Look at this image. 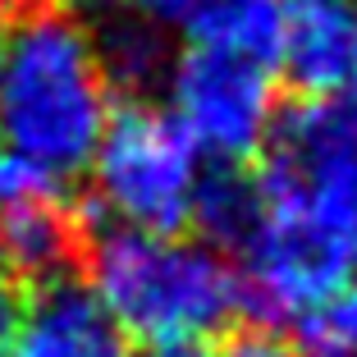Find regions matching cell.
Segmentation results:
<instances>
[{
    "label": "cell",
    "mask_w": 357,
    "mask_h": 357,
    "mask_svg": "<svg viewBox=\"0 0 357 357\" xmlns=\"http://www.w3.org/2000/svg\"><path fill=\"white\" fill-rule=\"evenodd\" d=\"M252 238L238 248V312L266 326H312L357 271V115L298 101L271 128Z\"/></svg>",
    "instance_id": "6da1fadb"
},
{
    "label": "cell",
    "mask_w": 357,
    "mask_h": 357,
    "mask_svg": "<svg viewBox=\"0 0 357 357\" xmlns=\"http://www.w3.org/2000/svg\"><path fill=\"white\" fill-rule=\"evenodd\" d=\"M105 124L110 83L83 23L64 14H32L0 37L5 151L64 178L92 165Z\"/></svg>",
    "instance_id": "7a4b0ae2"
},
{
    "label": "cell",
    "mask_w": 357,
    "mask_h": 357,
    "mask_svg": "<svg viewBox=\"0 0 357 357\" xmlns=\"http://www.w3.org/2000/svg\"><path fill=\"white\" fill-rule=\"evenodd\" d=\"M92 294L119 335L142 344H202L238 312V280L220 257L183 238L115 229L87 243Z\"/></svg>",
    "instance_id": "3957f363"
},
{
    "label": "cell",
    "mask_w": 357,
    "mask_h": 357,
    "mask_svg": "<svg viewBox=\"0 0 357 357\" xmlns=\"http://www.w3.org/2000/svg\"><path fill=\"white\" fill-rule=\"evenodd\" d=\"M92 178L119 229L178 238L192 225L202 156L165 110L124 105L96 142Z\"/></svg>",
    "instance_id": "277c9868"
},
{
    "label": "cell",
    "mask_w": 357,
    "mask_h": 357,
    "mask_svg": "<svg viewBox=\"0 0 357 357\" xmlns=\"http://www.w3.org/2000/svg\"><path fill=\"white\" fill-rule=\"evenodd\" d=\"M169 119L183 128L197 156L243 165L271 142L280 119L275 74L261 64L188 46L169 64Z\"/></svg>",
    "instance_id": "5b68a950"
},
{
    "label": "cell",
    "mask_w": 357,
    "mask_h": 357,
    "mask_svg": "<svg viewBox=\"0 0 357 357\" xmlns=\"http://www.w3.org/2000/svg\"><path fill=\"white\" fill-rule=\"evenodd\" d=\"M307 101H335L357 78L353 0H280V64Z\"/></svg>",
    "instance_id": "8992f818"
},
{
    "label": "cell",
    "mask_w": 357,
    "mask_h": 357,
    "mask_svg": "<svg viewBox=\"0 0 357 357\" xmlns=\"http://www.w3.org/2000/svg\"><path fill=\"white\" fill-rule=\"evenodd\" d=\"M14 357H128L124 335L92 289L74 280L42 284L14 330Z\"/></svg>",
    "instance_id": "52a82bcc"
},
{
    "label": "cell",
    "mask_w": 357,
    "mask_h": 357,
    "mask_svg": "<svg viewBox=\"0 0 357 357\" xmlns=\"http://www.w3.org/2000/svg\"><path fill=\"white\" fill-rule=\"evenodd\" d=\"M0 252H5V266L37 284L69 280V266L87 257V225L64 202V192L19 202L0 211Z\"/></svg>",
    "instance_id": "ba28073f"
},
{
    "label": "cell",
    "mask_w": 357,
    "mask_h": 357,
    "mask_svg": "<svg viewBox=\"0 0 357 357\" xmlns=\"http://www.w3.org/2000/svg\"><path fill=\"white\" fill-rule=\"evenodd\" d=\"M183 28L202 51L261 64L271 74L280 64V0H197Z\"/></svg>",
    "instance_id": "9c48e42d"
},
{
    "label": "cell",
    "mask_w": 357,
    "mask_h": 357,
    "mask_svg": "<svg viewBox=\"0 0 357 357\" xmlns=\"http://www.w3.org/2000/svg\"><path fill=\"white\" fill-rule=\"evenodd\" d=\"M257 215H261V197H257V178L243 174L238 165H215L211 174H202L197 202H192V225H202L211 243L234 248L252 238Z\"/></svg>",
    "instance_id": "30bf717a"
},
{
    "label": "cell",
    "mask_w": 357,
    "mask_h": 357,
    "mask_svg": "<svg viewBox=\"0 0 357 357\" xmlns=\"http://www.w3.org/2000/svg\"><path fill=\"white\" fill-rule=\"evenodd\" d=\"M96 60H101V74L110 87H128V92H142L147 83H156L160 69H165V46H160L156 28L137 14H115L105 19L101 32L92 37Z\"/></svg>",
    "instance_id": "8fae6325"
},
{
    "label": "cell",
    "mask_w": 357,
    "mask_h": 357,
    "mask_svg": "<svg viewBox=\"0 0 357 357\" xmlns=\"http://www.w3.org/2000/svg\"><path fill=\"white\" fill-rule=\"evenodd\" d=\"M51 192H64V183L51 174V169L32 165V160L14 156V151H0V211L19 206V202L51 197Z\"/></svg>",
    "instance_id": "7c38bea8"
},
{
    "label": "cell",
    "mask_w": 357,
    "mask_h": 357,
    "mask_svg": "<svg viewBox=\"0 0 357 357\" xmlns=\"http://www.w3.org/2000/svg\"><path fill=\"white\" fill-rule=\"evenodd\" d=\"M307 330H316L312 339H330V344H344L357 353V271L348 275V284L339 289V298L316 316Z\"/></svg>",
    "instance_id": "4fadbf2b"
},
{
    "label": "cell",
    "mask_w": 357,
    "mask_h": 357,
    "mask_svg": "<svg viewBox=\"0 0 357 357\" xmlns=\"http://www.w3.org/2000/svg\"><path fill=\"white\" fill-rule=\"evenodd\" d=\"M215 357H298V353L284 344L275 330H243V335H234Z\"/></svg>",
    "instance_id": "5bb4252c"
},
{
    "label": "cell",
    "mask_w": 357,
    "mask_h": 357,
    "mask_svg": "<svg viewBox=\"0 0 357 357\" xmlns=\"http://www.w3.org/2000/svg\"><path fill=\"white\" fill-rule=\"evenodd\" d=\"M192 10H197V0H128V14L147 19L151 28H165V23H188Z\"/></svg>",
    "instance_id": "9a60e30c"
},
{
    "label": "cell",
    "mask_w": 357,
    "mask_h": 357,
    "mask_svg": "<svg viewBox=\"0 0 357 357\" xmlns=\"http://www.w3.org/2000/svg\"><path fill=\"white\" fill-rule=\"evenodd\" d=\"M19 321H23V298L14 294L5 280H0V353L14 344V330H19Z\"/></svg>",
    "instance_id": "2e32d148"
},
{
    "label": "cell",
    "mask_w": 357,
    "mask_h": 357,
    "mask_svg": "<svg viewBox=\"0 0 357 357\" xmlns=\"http://www.w3.org/2000/svg\"><path fill=\"white\" fill-rule=\"evenodd\" d=\"M60 5H74V0H0V23L5 19H32V14H55Z\"/></svg>",
    "instance_id": "e0dca14e"
},
{
    "label": "cell",
    "mask_w": 357,
    "mask_h": 357,
    "mask_svg": "<svg viewBox=\"0 0 357 357\" xmlns=\"http://www.w3.org/2000/svg\"><path fill=\"white\" fill-rule=\"evenodd\" d=\"M137 357H202L197 344H151L147 353H137Z\"/></svg>",
    "instance_id": "ac0fdd59"
},
{
    "label": "cell",
    "mask_w": 357,
    "mask_h": 357,
    "mask_svg": "<svg viewBox=\"0 0 357 357\" xmlns=\"http://www.w3.org/2000/svg\"><path fill=\"white\" fill-rule=\"evenodd\" d=\"M0 271H5V252H0Z\"/></svg>",
    "instance_id": "d6986e66"
},
{
    "label": "cell",
    "mask_w": 357,
    "mask_h": 357,
    "mask_svg": "<svg viewBox=\"0 0 357 357\" xmlns=\"http://www.w3.org/2000/svg\"><path fill=\"white\" fill-rule=\"evenodd\" d=\"M353 92H357V78H353ZM353 115H357V110H353Z\"/></svg>",
    "instance_id": "ffe728a7"
},
{
    "label": "cell",
    "mask_w": 357,
    "mask_h": 357,
    "mask_svg": "<svg viewBox=\"0 0 357 357\" xmlns=\"http://www.w3.org/2000/svg\"><path fill=\"white\" fill-rule=\"evenodd\" d=\"M353 5H357V0H353Z\"/></svg>",
    "instance_id": "44dd1931"
}]
</instances>
